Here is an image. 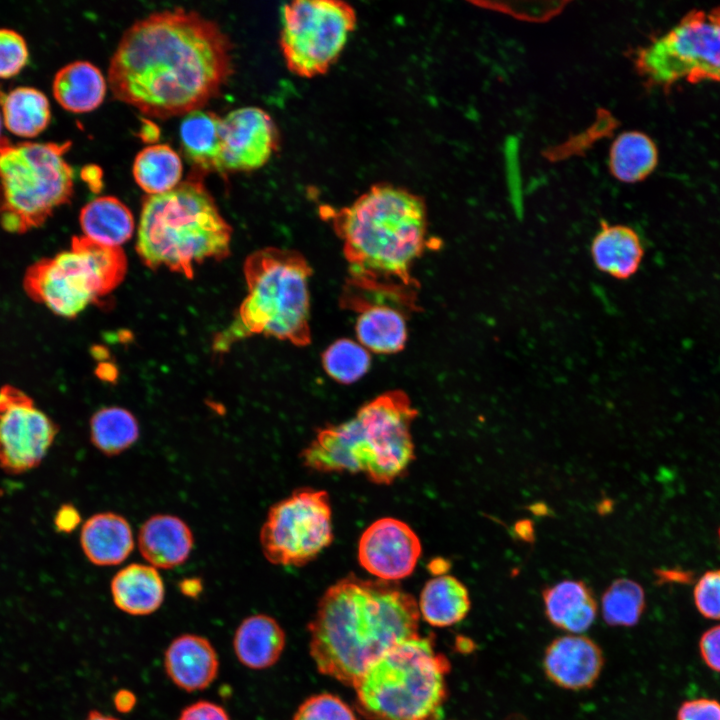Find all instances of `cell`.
Masks as SVG:
<instances>
[{"label":"cell","mask_w":720,"mask_h":720,"mask_svg":"<svg viewBox=\"0 0 720 720\" xmlns=\"http://www.w3.org/2000/svg\"><path fill=\"white\" fill-rule=\"evenodd\" d=\"M232 44L213 20L175 7L150 13L122 34L108 67L118 100L166 118L201 109L232 73Z\"/></svg>","instance_id":"1"},{"label":"cell","mask_w":720,"mask_h":720,"mask_svg":"<svg viewBox=\"0 0 720 720\" xmlns=\"http://www.w3.org/2000/svg\"><path fill=\"white\" fill-rule=\"evenodd\" d=\"M414 597L397 582L347 575L321 596L308 624L318 671L354 687L397 644L419 635Z\"/></svg>","instance_id":"2"},{"label":"cell","mask_w":720,"mask_h":720,"mask_svg":"<svg viewBox=\"0 0 720 720\" xmlns=\"http://www.w3.org/2000/svg\"><path fill=\"white\" fill-rule=\"evenodd\" d=\"M320 211L343 242L350 273L345 288L416 298L419 286L411 270L428 241L427 207L421 196L378 183L350 205Z\"/></svg>","instance_id":"3"},{"label":"cell","mask_w":720,"mask_h":720,"mask_svg":"<svg viewBox=\"0 0 720 720\" xmlns=\"http://www.w3.org/2000/svg\"><path fill=\"white\" fill-rule=\"evenodd\" d=\"M417 415L404 391L384 392L349 420L321 428L302 451V462L321 473H361L375 484H391L414 460L411 426Z\"/></svg>","instance_id":"4"},{"label":"cell","mask_w":720,"mask_h":720,"mask_svg":"<svg viewBox=\"0 0 720 720\" xmlns=\"http://www.w3.org/2000/svg\"><path fill=\"white\" fill-rule=\"evenodd\" d=\"M232 228L204 184L188 179L145 198L136 251L151 269L167 268L191 279L194 266L230 254Z\"/></svg>","instance_id":"5"},{"label":"cell","mask_w":720,"mask_h":720,"mask_svg":"<svg viewBox=\"0 0 720 720\" xmlns=\"http://www.w3.org/2000/svg\"><path fill=\"white\" fill-rule=\"evenodd\" d=\"M311 275V266L296 250L269 247L251 253L244 263L247 295L231 323L215 337L213 349L227 351L253 335L309 345Z\"/></svg>","instance_id":"6"},{"label":"cell","mask_w":720,"mask_h":720,"mask_svg":"<svg viewBox=\"0 0 720 720\" xmlns=\"http://www.w3.org/2000/svg\"><path fill=\"white\" fill-rule=\"evenodd\" d=\"M450 667L432 635L405 640L355 684V708L368 720H442Z\"/></svg>","instance_id":"7"},{"label":"cell","mask_w":720,"mask_h":720,"mask_svg":"<svg viewBox=\"0 0 720 720\" xmlns=\"http://www.w3.org/2000/svg\"><path fill=\"white\" fill-rule=\"evenodd\" d=\"M65 142H12L0 138V224L8 232L37 228L71 200L74 173Z\"/></svg>","instance_id":"8"},{"label":"cell","mask_w":720,"mask_h":720,"mask_svg":"<svg viewBox=\"0 0 720 720\" xmlns=\"http://www.w3.org/2000/svg\"><path fill=\"white\" fill-rule=\"evenodd\" d=\"M127 259L120 247L74 236L71 249L31 264L23 279L26 294L53 313L74 318L123 281Z\"/></svg>","instance_id":"9"},{"label":"cell","mask_w":720,"mask_h":720,"mask_svg":"<svg viewBox=\"0 0 720 720\" xmlns=\"http://www.w3.org/2000/svg\"><path fill=\"white\" fill-rule=\"evenodd\" d=\"M633 63L649 87L720 82V6L690 11L669 31L638 48Z\"/></svg>","instance_id":"10"},{"label":"cell","mask_w":720,"mask_h":720,"mask_svg":"<svg viewBox=\"0 0 720 720\" xmlns=\"http://www.w3.org/2000/svg\"><path fill=\"white\" fill-rule=\"evenodd\" d=\"M357 25L355 9L338 0H295L281 7L280 49L290 72L325 74L341 56Z\"/></svg>","instance_id":"11"},{"label":"cell","mask_w":720,"mask_h":720,"mask_svg":"<svg viewBox=\"0 0 720 720\" xmlns=\"http://www.w3.org/2000/svg\"><path fill=\"white\" fill-rule=\"evenodd\" d=\"M333 537L328 493L300 488L270 507L259 539L270 563L300 567L314 560Z\"/></svg>","instance_id":"12"},{"label":"cell","mask_w":720,"mask_h":720,"mask_svg":"<svg viewBox=\"0 0 720 720\" xmlns=\"http://www.w3.org/2000/svg\"><path fill=\"white\" fill-rule=\"evenodd\" d=\"M59 426L33 399L10 384L0 388V468L19 475L40 465Z\"/></svg>","instance_id":"13"},{"label":"cell","mask_w":720,"mask_h":720,"mask_svg":"<svg viewBox=\"0 0 720 720\" xmlns=\"http://www.w3.org/2000/svg\"><path fill=\"white\" fill-rule=\"evenodd\" d=\"M279 133L263 109L245 106L222 117L219 172L251 171L264 166L277 150Z\"/></svg>","instance_id":"14"},{"label":"cell","mask_w":720,"mask_h":720,"mask_svg":"<svg viewBox=\"0 0 720 720\" xmlns=\"http://www.w3.org/2000/svg\"><path fill=\"white\" fill-rule=\"evenodd\" d=\"M421 552V541L407 523L384 517L362 533L357 555L368 573L380 580L397 582L413 573Z\"/></svg>","instance_id":"15"},{"label":"cell","mask_w":720,"mask_h":720,"mask_svg":"<svg viewBox=\"0 0 720 720\" xmlns=\"http://www.w3.org/2000/svg\"><path fill=\"white\" fill-rule=\"evenodd\" d=\"M605 663L601 647L583 634H565L553 639L544 651L543 669L560 688L581 691L592 688Z\"/></svg>","instance_id":"16"},{"label":"cell","mask_w":720,"mask_h":720,"mask_svg":"<svg viewBox=\"0 0 720 720\" xmlns=\"http://www.w3.org/2000/svg\"><path fill=\"white\" fill-rule=\"evenodd\" d=\"M163 663L171 682L186 692L208 688L216 680L220 664L210 640L193 633L174 638L164 652Z\"/></svg>","instance_id":"17"},{"label":"cell","mask_w":720,"mask_h":720,"mask_svg":"<svg viewBox=\"0 0 720 720\" xmlns=\"http://www.w3.org/2000/svg\"><path fill=\"white\" fill-rule=\"evenodd\" d=\"M137 545L149 565L156 569H172L189 558L194 536L180 517L154 514L141 525Z\"/></svg>","instance_id":"18"},{"label":"cell","mask_w":720,"mask_h":720,"mask_svg":"<svg viewBox=\"0 0 720 720\" xmlns=\"http://www.w3.org/2000/svg\"><path fill=\"white\" fill-rule=\"evenodd\" d=\"M590 255L600 272L617 280H627L639 270L644 246L633 228L602 221L591 241Z\"/></svg>","instance_id":"19"},{"label":"cell","mask_w":720,"mask_h":720,"mask_svg":"<svg viewBox=\"0 0 720 720\" xmlns=\"http://www.w3.org/2000/svg\"><path fill=\"white\" fill-rule=\"evenodd\" d=\"M544 613L556 628L582 634L594 623L598 604L591 588L582 580L566 579L542 591Z\"/></svg>","instance_id":"20"},{"label":"cell","mask_w":720,"mask_h":720,"mask_svg":"<svg viewBox=\"0 0 720 720\" xmlns=\"http://www.w3.org/2000/svg\"><path fill=\"white\" fill-rule=\"evenodd\" d=\"M80 544L84 555L94 565L114 566L131 554L134 537L124 516L115 512H100L82 525Z\"/></svg>","instance_id":"21"},{"label":"cell","mask_w":720,"mask_h":720,"mask_svg":"<svg viewBox=\"0 0 720 720\" xmlns=\"http://www.w3.org/2000/svg\"><path fill=\"white\" fill-rule=\"evenodd\" d=\"M285 644V631L276 619L266 614L246 617L233 636L236 658L252 670H263L276 664Z\"/></svg>","instance_id":"22"},{"label":"cell","mask_w":720,"mask_h":720,"mask_svg":"<svg viewBox=\"0 0 720 720\" xmlns=\"http://www.w3.org/2000/svg\"><path fill=\"white\" fill-rule=\"evenodd\" d=\"M110 591L115 606L132 616L154 613L165 598L164 582L158 570L142 563L120 569L111 580Z\"/></svg>","instance_id":"23"},{"label":"cell","mask_w":720,"mask_h":720,"mask_svg":"<svg viewBox=\"0 0 720 720\" xmlns=\"http://www.w3.org/2000/svg\"><path fill=\"white\" fill-rule=\"evenodd\" d=\"M107 90L101 70L89 61L77 60L55 74L52 91L57 102L74 113L90 112L103 102Z\"/></svg>","instance_id":"24"},{"label":"cell","mask_w":720,"mask_h":720,"mask_svg":"<svg viewBox=\"0 0 720 720\" xmlns=\"http://www.w3.org/2000/svg\"><path fill=\"white\" fill-rule=\"evenodd\" d=\"M358 312L355 331L362 346L380 354L403 350L408 336L406 311L393 305L375 304Z\"/></svg>","instance_id":"25"},{"label":"cell","mask_w":720,"mask_h":720,"mask_svg":"<svg viewBox=\"0 0 720 720\" xmlns=\"http://www.w3.org/2000/svg\"><path fill=\"white\" fill-rule=\"evenodd\" d=\"M420 616L434 627H449L461 622L471 609L467 587L452 575L428 580L419 597Z\"/></svg>","instance_id":"26"},{"label":"cell","mask_w":720,"mask_h":720,"mask_svg":"<svg viewBox=\"0 0 720 720\" xmlns=\"http://www.w3.org/2000/svg\"><path fill=\"white\" fill-rule=\"evenodd\" d=\"M84 236L109 247H120L134 232L130 209L114 196H100L85 204L79 215Z\"/></svg>","instance_id":"27"},{"label":"cell","mask_w":720,"mask_h":720,"mask_svg":"<svg viewBox=\"0 0 720 720\" xmlns=\"http://www.w3.org/2000/svg\"><path fill=\"white\" fill-rule=\"evenodd\" d=\"M0 105L6 128L22 137H34L50 122L51 109L46 95L30 86L0 90Z\"/></svg>","instance_id":"28"},{"label":"cell","mask_w":720,"mask_h":720,"mask_svg":"<svg viewBox=\"0 0 720 720\" xmlns=\"http://www.w3.org/2000/svg\"><path fill=\"white\" fill-rule=\"evenodd\" d=\"M655 142L640 131H626L617 136L609 151V170L620 182L637 183L657 167Z\"/></svg>","instance_id":"29"},{"label":"cell","mask_w":720,"mask_h":720,"mask_svg":"<svg viewBox=\"0 0 720 720\" xmlns=\"http://www.w3.org/2000/svg\"><path fill=\"white\" fill-rule=\"evenodd\" d=\"M221 120L216 113L199 109L187 113L180 124L183 152L202 169L217 170Z\"/></svg>","instance_id":"30"},{"label":"cell","mask_w":720,"mask_h":720,"mask_svg":"<svg viewBox=\"0 0 720 720\" xmlns=\"http://www.w3.org/2000/svg\"><path fill=\"white\" fill-rule=\"evenodd\" d=\"M182 161L167 144L146 146L135 157L134 180L149 195L162 194L175 188L182 177Z\"/></svg>","instance_id":"31"},{"label":"cell","mask_w":720,"mask_h":720,"mask_svg":"<svg viewBox=\"0 0 720 720\" xmlns=\"http://www.w3.org/2000/svg\"><path fill=\"white\" fill-rule=\"evenodd\" d=\"M140 435L136 417L117 406L97 410L90 419V440L102 454L113 457L133 446Z\"/></svg>","instance_id":"32"},{"label":"cell","mask_w":720,"mask_h":720,"mask_svg":"<svg viewBox=\"0 0 720 720\" xmlns=\"http://www.w3.org/2000/svg\"><path fill=\"white\" fill-rule=\"evenodd\" d=\"M645 608L643 587L629 578L612 581L601 597V614L609 626L633 627L639 623Z\"/></svg>","instance_id":"33"},{"label":"cell","mask_w":720,"mask_h":720,"mask_svg":"<svg viewBox=\"0 0 720 720\" xmlns=\"http://www.w3.org/2000/svg\"><path fill=\"white\" fill-rule=\"evenodd\" d=\"M322 365L332 379L341 384H352L364 376L371 364L369 351L348 338L333 342L323 352Z\"/></svg>","instance_id":"34"},{"label":"cell","mask_w":720,"mask_h":720,"mask_svg":"<svg viewBox=\"0 0 720 720\" xmlns=\"http://www.w3.org/2000/svg\"><path fill=\"white\" fill-rule=\"evenodd\" d=\"M292 720H358L353 709L341 698L320 693L307 698Z\"/></svg>","instance_id":"35"},{"label":"cell","mask_w":720,"mask_h":720,"mask_svg":"<svg viewBox=\"0 0 720 720\" xmlns=\"http://www.w3.org/2000/svg\"><path fill=\"white\" fill-rule=\"evenodd\" d=\"M28 47L24 37L10 28H0V78L17 74L27 63Z\"/></svg>","instance_id":"36"},{"label":"cell","mask_w":720,"mask_h":720,"mask_svg":"<svg viewBox=\"0 0 720 720\" xmlns=\"http://www.w3.org/2000/svg\"><path fill=\"white\" fill-rule=\"evenodd\" d=\"M693 601L704 618L720 621V568L708 570L698 579Z\"/></svg>","instance_id":"37"},{"label":"cell","mask_w":720,"mask_h":720,"mask_svg":"<svg viewBox=\"0 0 720 720\" xmlns=\"http://www.w3.org/2000/svg\"><path fill=\"white\" fill-rule=\"evenodd\" d=\"M676 720H720V701L707 697L685 700L677 710Z\"/></svg>","instance_id":"38"},{"label":"cell","mask_w":720,"mask_h":720,"mask_svg":"<svg viewBox=\"0 0 720 720\" xmlns=\"http://www.w3.org/2000/svg\"><path fill=\"white\" fill-rule=\"evenodd\" d=\"M703 663L712 671L720 673V624L705 630L698 642Z\"/></svg>","instance_id":"39"},{"label":"cell","mask_w":720,"mask_h":720,"mask_svg":"<svg viewBox=\"0 0 720 720\" xmlns=\"http://www.w3.org/2000/svg\"><path fill=\"white\" fill-rule=\"evenodd\" d=\"M177 720H231L227 711L215 702L199 700L186 706Z\"/></svg>","instance_id":"40"},{"label":"cell","mask_w":720,"mask_h":720,"mask_svg":"<svg viewBox=\"0 0 720 720\" xmlns=\"http://www.w3.org/2000/svg\"><path fill=\"white\" fill-rule=\"evenodd\" d=\"M81 516L72 504H63L56 512L54 524L59 532L70 533L79 526Z\"/></svg>","instance_id":"41"},{"label":"cell","mask_w":720,"mask_h":720,"mask_svg":"<svg viewBox=\"0 0 720 720\" xmlns=\"http://www.w3.org/2000/svg\"><path fill=\"white\" fill-rule=\"evenodd\" d=\"M136 695L129 689H119L113 695V705L120 713H129L136 706Z\"/></svg>","instance_id":"42"},{"label":"cell","mask_w":720,"mask_h":720,"mask_svg":"<svg viewBox=\"0 0 720 720\" xmlns=\"http://www.w3.org/2000/svg\"><path fill=\"white\" fill-rule=\"evenodd\" d=\"M201 582L197 579H188L184 580L180 584V590L181 592L189 597H196L201 592Z\"/></svg>","instance_id":"43"},{"label":"cell","mask_w":720,"mask_h":720,"mask_svg":"<svg viewBox=\"0 0 720 720\" xmlns=\"http://www.w3.org/2000/svg\"><path fill=\"white\" fill-rule=\"evenodd\" d=\"M429 569L431 573L435 574L436 576H440L445 574V572L449 569V565L446 560L436 559L431 561Z\"/></svg>","instance_id":"44"},{"label":"cell","mask_w":720,"mask_h":720,"mask_svg":"<svg viewBox=\"0 0 720 720\" xmlns=\"http://www.w3.org/2000/svg\"><path fill=\"white\" fill-rule=\"evenodd\" d=\"M516 530L518 532V535H520V537H523L525 540H529V538L533 536L532 526L527 521L517 523Z\"/></svg>","instance_id":"45"},{"label":"cell","mask_w":720,"mask_h":720,"mask_svg":"<svg viewBox=\"0 0 720 720\" xmlns=\"http://www.w3.org/2000/svg\"><path fill=\"white\" fill-rule=\"evenodd\" d=\"M84 720H119V719L112 715L103 714L102 712H100L98 710H92L88 713L87 717Z\"/></svg>","instance_id":"46"},{"label":"cell","mask_w":720,"mask_h":720,"mask_svg":"<svg viewBox=\"0 0 720 720\" xmlns=\"http://www.w3.org/2000/svg\"><path fill=\"white\" fill-rule=\"evenodd\" d=\"M1 129H2V117L0 115V138H1Z\"/></svg>","instance_id":"47"},{"label":"cell","mask_w":720,"mask_h":720,"mask_svg":"<svg viewBox=\"0 0 720 720\" xmlns=\"http://www.w3.org/2000/svg\"><path fill=\"white\" fill-rule=\"evenodd\" d=\"M344 289H345V288H344ZM350 291H351V290H350ZM353 292H354V291H353ZM356 293H358V292H356ZM361 294H363V293H361ZM370 295H374V294H370ZM378 296H383V295H378ZM388 297H389V296H388ZM392 298H394V297H392ZM396 299H397V298H396ZM400 300H401V299H400ZM403 301H404V300H403ZM406 302H408V301H406Z\"/></svg>","instance_id":"48"},{"label":"cell","mask_w":720,"mask_h":720,"mask_svg":"<svg viewBox=\"0 0 720 720\" xmlns=\"http://www.w3.org/2000/svg\"><path fill=\"white\" fill-rule=\"evenodd\" d=\"M718 538H719V541H720V527L718 528Z\"/></svg>","instance_id":"49"},{"label":"cell","mask_w":720,"mask_h":720,"mask_svg":"<svg viewBox=\"0 0 720 720\" xmlns=\"http://www.w3.org/2000/svg\"><path fill=\"white\" fill-rule=\"evenodd\" d=\"M352 292H353V291H352ZM355 293H356V292H355ZM360 294H361V293H360ZM367 295H370V294H367ZM377 296H378V295H377ZM387 297H388V296H387ZM399 300H400V299H399ZM402 301H403V300H402ZM405 302H406V301H405ZM409 303H415V302H409Z\"/></svg>","instance_id":"50"}]
</instances>
